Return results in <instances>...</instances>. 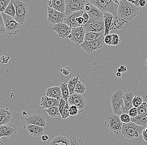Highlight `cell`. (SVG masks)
<instances>
[{"instance_id": "obj_1", "label": "cell", "mask_w": 147, "mask_h": 145, "mask_svg": "<svg viewBox=\"0 0 147 145\" xmlns=\"http://www.w3.org/2000/svg\"><path fill=\"white\" fill-rule=\"evenodd\" d=\"M139 8L126 0L119 1L117 16L128 22L139 13Z\"/></svg>"}, {"instance_id": "obj_2", "label": "cell", "mask_w": 147, "mask_h": 145, "mask_svg": "<svg viewBox=\"0 0 147 145\" xmlns=\"http://www.w3.org/2000/svg\"><path fill=\"white\" fill-rule=\"evenodd\" d=\"M90 2L96 6L102 13H109L117 16L119 1L117 0H89Z\"/></svg>"}, {"instance_id": "obj_3", "label": "cell", "mask_w": 147, "mask_h": 145, "mask_svg": "<svg viewBox=\"0 0 147 145\" xmlns=\"http://www.w3.org/2000/svg\"><path fill=\"white\" fill-rule=\"evenodd\" d=\"M123 124L119 116L112 113L107 115L104 122V126L107 132H112L117 135H119L121 132Z\"/></svg>"}, {"instance_id": "obj_4", "label": "cell", "mask_w": 147, "mask_h": 145, "mask_svg": "<svg viewBox=\"0 0 147 145\" xmlns=\"http://www.w3.org/2000/svg\"><path fill=\"white\" fill-rule=\"evenodd\" d=\"M144 129L143 127L130 122L127 123H123L121 131L122 134L125 138L133 140L135 138H138L140 135L142 134Z\"/></svg>"}, {"instance_id": "obj_5", "label": "cell", "mask_w": 147, "mask_h": 145, "mask_svg": "<svg viewBox=\"0 0 147 145\" xmlns=\"http://www.w3.org/2000/svg\"><path fill=\"white\" fill-rule=\"evenodd\" d=\"M16 13L14 19L18 23L22 25L29 16L27 4L22 1H12Z\"/></svg>"}, {"instance_id": "obj_6", "label": "cell", "mask_w": 147, "mask_h": 145, "mask_svg": "<svg viewBox=\"0 0 147 145\" xmlns=\"http://www.w3.org/2000/svg\"><path fill=\"white\" fill-rule=\"evenodd\" d=\"M124 93L123 90L118 89L111 96V106L113 113L119 116L122 114Z\"/></svg>"}, {"instance_id": "obj_7", "label": "cell", "mask_w": 147, "mask_h": 145, "mask_svg": "<svg viewBox=\"0 0 147 145\" xmlns=\"http://www.w3.org/2000/svg\"><path fill=\"white\" fill-rule=\"evenodd\" d=\"M1 15L4 22L5 33L10 35L18 34L21 31L22 25L17 22L14 18L4 13H1Z\"/></svg>"}, {"instance_id": "obj_8", "label": "cell", "mask_w": 147, "mask_h": 145, "mask_svg": "<svg viewBox=\"0 0 147 145\" xmlns=\"http://www.w3.org/2000/svg\"><path fill=\"white\" fill-rule=\"evenodd\" d=\"M104 34L102 35L95 40L84 42L80 46L88 54H92L96 50L102 48L105 44L104 41Z\"/></svg>"}, {"instance_id": "obj_9", "label": "cell", "mask_w": 147, "mask_h": 145, "mask_svg": "<svg viewBox=\"0 0 147 145\" xmlns=\"http://www.w3.org/2000/svg\"><path fill=\"white\" fill-rule=\"evenodd\" d=\"M65 3V13L68 15L79 11H84L86 1L84 0H64Z\"/></svg>"}, {"instance_id": "obj_10", "label": "cell", "mask_w": 147, "mask_h": 145, "mask_svg": "<svg viewBox=\"0 0 147 145\" xmlns=\"http://www.w3.org/2000/svg\"><path fill=\"white\" fill-rule=\"evenodd\" d=\"M69 106L74 105L78 107L79 112L82 113L87 105V100L82 94L74 93L69 95L67 100Z\"/></svg>"}, {"instance_id": "obj_11", "label": "cell", "mask_w": 147, "mask_h": 145, "mask_svg": "<svg viewBox=\"0 0 147 145\" xmlns=\"http://www.w3.org/2000/svg\"><path fill=\"white\" fill-rule=\"evenodd\" d=\"M47 21L53 25L63 23L66 19L64 13L59 12L50 7H47Z\"/></svg>"}, {"instance_id": "obj_12", "label": "cell", "mask_w": 147, "mask_h": 145, "mask_svg": "<svg viewBox=\"0 0 147 145\" xmlns=\"http://www.w3.org/2000/svg\"><path fill=\"white\" fill-rule=\"evenodd\" d=\"M85 34V31L82 26L72 28L68 38L80 46L84 42Z\"/></svg>"}, {"instance_id": "obj_13", "label": "cell", "mask_w": 147, "mask_h": 145, "mask_svg": "<svg viewBox=\"0 0 147 145\" xmlns=\"http://www.w3.org/2000/svg\"><path fill=\"white\" fill-rule=\"evenodd\" d=\"M90 9L86 12L89 15L90 19L86 24H90L93 22H103V13L101 12L96 6L93 5L90 2Z\"/></svg>"}, {"instance_id": "obj_14", "label": "cell", "mask_w": 147, "mask_h": 145, "mask_svg": "<svg viewBox=\"0 0 147 145\" xmlns=\"http://www.w3.org/2000/svg\"><path fill=\"white\" fill-rule=\"evenodd\" d=\"M25 121L28 125H34L45 127L47 125L45 117L43 115L35 113L25 118Z\"/></svg>"}, {"instance_id": "obj_15", "label": "cell", "mask_w": 147, "mask_h": 145, "mask_svg": "<svg viewBox=\"0 0 147 145\" xmlns=\"http://www.w3.org/2000/svg\"><path fill=\"white\" fill-rule=\"evenodd\" d=\"M72 28L65 24L59 23L53 25L52 29L57 33L58 37L68 38L71 33Z\"/></svg>"}, {"instance_id": "obj_16", "label": "cell", "mask_w": 147, "mask_h": 145, "mask_svg": "<svg viewBox=\"0 0 147 145\" xmlns=\"http://www.w3.org/2000/svg\"><path fill=\"white\" fill-rule=\"evenodd\" d=\"M17 132L16 127L12 124L0 126V139L2 137L6 138H11L15 135Z\"/></svg>"}, {"instance_id": "obj_17", "label": "cell", "mask_w": 147, "mask_h": 145, "mask_svg": "<svg viewBox=\"0 0 147 145\" xmlns=\"http://www.w3.org/2000/svg\"><path fill=\"white\" fill-rule=\"evenodd\" d=\"M134 97V94L132 91H127L124 93L122 114L126 113L128 114L129 110L133 108L132 101Z\"/></svg>"}, {"instance_id": "obj_18", "label": "cell", "mask_w": 147, "mask_h": 145, "mask_svg": "<svg viewBox=\"0 0 147 145\" xmlns=\"http://www.w3.org/2000/svg\"><path fill=\"white\" fill-rule=\"evenodd\" d=\"M84 11L74 12L66 16V19L63 23L65 24L71 28L80 27L76 21L78 17L82 16Z\"/></svg>"}, {"instance_id": "obj_19", "label": "cell", "mask_w": 147, "mask_h": 145, "mask_svg": "<svg viewBox=\"0 0 147 145\" xmlns=\"http://www.w3.org/2000/svg\"><path fill=\"white\" fill-rule=\"evenodd\" d=\"M86 32H105V24L104 22H93L86 24L82 26Z\"/></svg>"}, {"instance_id": "obj_20", "label": "cell", "mask_w": 147, "mask_h": 145, "mask_svg": "<svg viewBox=\"0 0 147 145\" xmlns=\"http://www.w3.org/2000/svg\"><path fill=\"white\" fill-rule=\"evenodd\" d=\"M60 100L53 98H49L47 96H42L41 99L40 105L43 109L53 107H59Z\"/></svg>"}, {"instance_id": "obj_21", "label": "cell", "mask_w": 147, "mask_h": 145, "mask_svg": "<svg viewBox=\"0 0 147 145\" xmlns=\"http://www.w3.org/2000/svg\"><path fill=\"white\" fill-rule=\"evenodd\" d=\"M13 121L12 113L7 108H0V126L10 123Z\"/></svg>"}, {"instance_id": "obj_22", "label": "cell", "mask_w": 147, "mask_h": 145, "mask_svg": "<svg viewBox=\"0 0 147 145\" xmlns=\"http://www.w3.org/2000/svg\"><path fill=\"white\" fill-rule=\"evenodd\" d=\"M26 130L29 135L34 137L38 138L43 135L45 128L42 127L34 125H28L26 126Z\"/></svg>"}, {"instance_id": "obj_23", "label": "cell", "mask_w": 147, "mask_h": 145, "mask_svg": "<svg viewBox=\"0 0 147 145\" xmlns=\"http://www.w3.org/2000/svg\"><path fill=\"white\" fill-rule=\"evenodd\" d=\"M48 6L59 12L64 13L65 3L64 0H51L47 2Z\"/></svg>"}, {"instance_id": "obj_24", "label": "cell", "mask_w": 147, "mask_h": 145, "mask_svg": "<svg viewBox=\"0 0 147 145\" xmlns=\"http://www.w3.org/2000/svg\"><path fill=\"white\" fill-rule=\"evenodd\" d=\"M46 96L49 98H53L60 100L62 98L60 87L58 86L51 87L46 91Z\"/></svg>"}, {"instance_id": "obj_25", "label": "cell", "mask_w": 147, "mask_h": 145, "mask_svg": "<svg viewBox=\"0 0 147 145\" xmlns=\"http://www.w3.org/2000/svg\"><path fill=\"white\" fill-rule=\"evenodd\" d=\"M113 15L109 13H103V22L105 24L104 36L110 34V28L112 24V21L114 18Z\"/></svg>"}, {"instance_id": "obj_26", "label": "cell", "mask_w": 147, "mask_h": 145, "mask_svg": "<svg viewBox=\"0 0 147 145\" xmlns=\"http://www.w3.org/2000/svg\"><path fill=\"white\" fill-rule=\"evenodd\" d=\"M127 22L123 19H120L118 16L115 17L111 24L110 31L113 30H119L123 28L124 24L127 23Z\"/></svg>"}, {"instance_id": "obj_27", "label": "cell", "mask_w": 147, "mask_h": 145, "mask_svg": "<svg viewBox=\"0 0 147 145\" xmlns=\"http://www.w3.org/2000/svg\"><path fill=\"white\" fill-rule=\"evenodd\" d=\"M130 122L135 123L140 126L145 127L147 125V112L140 116H137L134 118L130 117Z\"/></svg>"}, {"instance_id": "obj_28", "label": "cell", "mask_w": 147, "mask_h": 145, "mask_svg": "<svg viewBox=\"0 0 147 145\" xmlns=\"http://www.w3.org/2000/svg\"><path fill=\"white\" fill-rule=\"evenodd\" d=\"M49 145H70L68 138L64 136H58L53 138Z\"/></svg>"}, {"instance_id": "obj_29", "label": "cell", "mask_w": 147, "mask_h": 145, "mask_svg": "<svg viewBox=\"0 0 147 145\" xmlns=\"http://www.w3.org/2000/svg\"><path fill=\"white\" fill-rule=\"evenodd\" d=\"M68 139L70 145H86L81 136L79 135H72L69 137Z\"/></svg>"}, {"instance_id": "obj_30", "label": "cell", "mask_w": 147, "mask_h": 145, "mask_svg": "<svg viewBox=\"0 0 147 145\" xmlns=\"http://www.w3.org/2000/svg\"><path fill=\"white\" fill-rule=\"evenodd\" d=\"M105 32H86L84 36V42H88L95 40L104 34Z\"/></svg>"}, {"instance_id": "obj_31", "label": "cell", "mask_w": 147, "mask_h": 145, "mask_svg": "<svg viewBox=\"0 0 147 145\" xmlns=\"http://www.w3.org/2000/svg\"><path fill=\"white\" fill-rule=\"evenodd\" d=\"M80 80L78 76L76 78H71L69 80L67 85L70 95L75 93L74 90H75V86Z\"/></svg>"}, {"instance_id": "obj_32", "label": "cell", "mask_w": 147, "mask_h": 145, "mask_svg": "<svg viewBox=\"0 0 147 145\" xmlns=\"http://www.w3.org/2000/svg\"><path fill=\"white\" fill-rule=\"evenodd\" d=\"M60 87L61 90L62 98L65 101L67 102L68 99L70 95L67 84H66L65 82L61 83Z\"/></svg>"}, {"instance_id": "obj_33", "label": "cell", "mask_w": 147, "mask_h": 145, "mask_svg": "<svg viewBox=\"0 0 147 145\" xmlns=\"http://www.w3.org/2000/svg\"><path fill=\"white\" fill-rule=\"evenodd\" d=\"M46 112L52 118L59 116L60 114L58 107H53L46 109Z\"/></svg>"}, {"instance_id": "obj_34", "label": "cell", "mask_w": 147, "mask_h": 145, "mask_svg": "<svg viewBox=\"0 0 147 145\" xmlns=\"http://www.w3.org/2000/svg\"><path fill=\"white\" fill-rule=\"evenodd\" d=\"M3 13H4L5 14L8 15L9 16H11V17L14 18L16 11L14 6L13 3L12 1H11L9 5H8L6 9L5 10Z\"/></svg>"}, {"instance_id": "obj_35", "label": "cell", "mask_w": 147, "mask_h": 145, "mask_svg": "<svg viewBox=\"0 0 147 145\" xmlns=\"http://www.w3.org/2000/svg\"><path fill=\"white\" fill-rule=\"evenodd\" d=\"M82 80H80L75 86L74 92L78 94H82L85 93L86 88L85 85L82 83Z\"/></svg>"}, {"instance_id": "obj_36", "label": "cell", "mask_w": 147, "mask_h": 145, "mask_svg": "<svg viewBox=\"0 0 147 145\" xmlns=\"http://www.w3.org/2000/svg\"><path fill=\"white\" fill-rule=\"evenodd\" d=\"M137 108V116H140L144 115L147 112V103L146 102L142 103V104Z\"/></svg>"}, {"instance_id": "obj_37", "label": "cell", "mask_w": 147, "mask_h": 145, "mask_svg": "<svg viewBox=\"0 0 147 145\" xmlns=\"http://www.w3.org/2000/svg\"><path fill=\"white\" fill-rule=\"evenodd\" d=\"M143 103V99L140 96H134L132 101L133 107L138 108Z\"/></svg>"}, {"instance_id": "obj_38", "label": "cell", "mask_w": 147, "mask_h": 145, "mask_svg": "<svg viewBox=\"0 0 147 145\" xmlns=\"http://www.w3.org/2000/svg\"><path fill=\"white\" fill-rule=\"evenodd\" d=\"M69 103H68V102H67L64 106V109H63L62 115H61V117L63 119H67L70 116L69 113Z\"/></svg>"}, {"instance_id": "obj_39", "label": "cell", "mask_w": 147, "mask_h": 145, "mask_svg": "<svg viewBox=\"0 0 147 145\" xmlns=\"http://www.w3.org/2000/svg\"><path fill=\"white\" fill-rule=\"evenodd\" d=\"M11 1L9 0H0V13L4 12L5 10L9 5Z\"/></svg>"}, {"instance_id": "obj_40", "label": "cell", "mask_w": 147, "mask_h": 145, "mask_svg": "<svg viewBox=\"0 0 147 145\" xmlns=\"http://www.w3.org/2000/svg\"><path fill=\"white\" fill-rule=\"evenodd\" d=\"M69 113V115L71 116H76L78 114L80 113L79 109L78 107L74 105L70 106Z\"/></svg>"}, {"instance_id": "obj_41", "label": "cell", "mask_w": 147, "mask_h": 145, "mask_svg": "<svg viewBox=\"0 0 147 145\" xmlns=\"http://www.w3.org/2000/svg\"><path fill=\"white\" fill-rule=\"evenodd\" d=\"M119 118L123 123H127L130 122V116L127 114H122L119 116Z\"/></svg>"}, {"instance_id": "obj_42", "label": "cell", "mask_w": 147, "mask_h": 145, "mask_svg": "<svg viewBox=\"0 0 147 145\" xmlns=\"http://www.w3.org/2000/svg\"><path fill=\"white\" fill-rule=\"evenodd\" d=\"M112 34V42H111V45H117L120 41L119 35L116 34Z\"/></svg>"}, {"instance_id": "obj_43", "label": "cell", "mask_w": 147, "mask_h": 145, "mask_svg": "<svg viewBox=\"0 0 147 145\" xmlns=\"http://www.w3.org/2000/svg\"><path fill=\"white\" fill-rule=\"evenodd\" d=\"M10 57L8 54H4L0 57V63L1 64H6L9 62Z\"/></svg>"}, {"instance_id": "obj_44", "label": "cell", "mask_w": 147, "mask_h": 145, "mask_svg": "<svg viewBox=\"0 0 147 145\" xmlns=\"http://www.w3.org/2000/svg\"><path fill=\"white\" fill-rule=\"evenodd\" d=\"M5 28L4 22L1 13H0V35L5 34Z\"/></svg>"}, {"instance_id": "obj_45", "label": "cell", "mask_w": 147, "mask_h": 145, "mask_svg": "<svg viewBox=\"0 0 147 145\" xmlns=\"http://www.w3.org/2000/svg\"><path fill=\"white\" fill-rule=\"evenodd\" d=\"M67 102L65 101L62 98L60 100L59 104L58 107L61 116L62 115L63 109H64V106H65Z\"/></svg>"}, {"instance_id": "obj_46", "label": "cell", "mask_w": 147, "mask_h": 145, "mask_svg": "<svg viewBox=\"0 0 147 145\" xmlns=\"http://www.w3.org/2000/svg\"><path fill=\"white\" fill-rule=\"evenodd\" d=\"M128 115L130 117L134 118L138 115L137 108L133 107L129 111Z\"/></svg>"}, {"instance_id": "obj_47", "label": "cell", "mask_w": 147, "mask_h": 145, "mask_svg": "<svg viewBox=\"0 0 147 145\" xmlns=\"http://www.w3.org/2000/svg\"><path fill=\"white\" fill-rule=\"evenodd\" d=\"M71 70L70 68L68 67H65L61 69L60 71L63 73V75L65 76H67L69 75L70 73Z\"/></svg>"}, {"instance_id": "obj_48", "label": "cell", "mask_w": 147, "mask_h": 145, "mask_svg": "<svg viewBox=\"0 0 147 145\" xmlns=\"http://www.w3.org/2000/svg\"><path fill=\"white\" fill-rule=\"evenodd\" d=\"M104 41L105 45H111V42H112V34H109L108 35L105 36Z\"/></svg>"}, {"instance_id": "obj_49", "label": "cell", "mask_w": 147, "mask_h": 145, "mask_svg": "<svg viewBox=\"0 0 147 145\" xmlns=\"http://www.w3.org/2000/svg\"><path fill=\"white\" fill-rule=\"evenodd\" d=\"M82 17L83 18L84 20V22L83 25L86 24L89 21V19H90V17H89V15L86 12L83 11V13Z\"/></svg>"}, {"instance_id": "obj_50", "label": "cell", "mask_w": 147, "mask_h": 145, "mask_svg": "<svg viewBox=\"0 0 147 145\" xmlns=\"http://www.w3.org/2000/svg\"><path fill=\"white\" fill-rule=\"evenodd\" d=\"M76 21H77V22H78L79 25L80 26H82L83 25L84 20L82 16L78 17L76 19Z\"/></svg>"}, {"instance_id": "obj_51", "label": "cell", "mask_w": 147, "mask_h": 145, "mask_svg": "<svg viewBox=\"0 0 147 145\" xmlns=\"http://www.w3.org/2000/svg\"><path fill=\"white\" fill-rule=\"evenodd\" d=\"M129 2L135 5V6L138 8L140 7L139 5V0H137V1H128Z\"/></svg>"}, {"instance_id": "obj_52", "label": "cell", "mask_w": 147, "mask_h": 145, "mask_svg": "<svg viewBox=\"0 0 147 145\" xmlns=\"http://www.w3.org/2000/svg\"><path fill=\"white\" fill-rule=\"evenodd\" d=\"M142 137H143V139L146 142H147V133H146L144 129L142 131Z\"/></svg>"}, {"instance_id": "obj_53", "label": "cell", "mask_w": 147, "mask_h": 145, "mask_svg": "<svg viewBox=\"0 0 147 145\" xmlns=\"http://www.w3.org/2000/svg\"><path fill=\"white\" fill-rule=\"evenodd\" d=\"M49 139V137L47 135H42L41 136V140L42 141L45 142V141H47Z\"/></svg>"}, {"instance_id": "obj_54", "label": "cell", "mask_w": 147, "mask_h": 145, "mask_svg": "<svg viewBox=\"0 0 147 145\" xmlns=\"http://www.w3.org/2000/svg\"><path fill=\"white\" fill-rule=\"evenodd\" d=\"M147 2L145 0H140L139 1L140 6L141 7H143L145 5H146Z\"/></svg>"}, {"instance_id": "obj_55", "label": "cell", "mask_w": 147, "mask_h": 145, "mask_svg": "<svg viewBox=\"0 0 147 145\" xmlns=\"http://www.w3.org/2000/svg\"><path fill=\"white\" fill-rule=\"evenodd\" d=\"M119 68L121 69V70H122V72H125V71H127V68L125 66H120L119 67Z\"/></svg>"}, {"instance_id": "obj_56", "label": "cell", "mask_w": 147, "mask_h": 145, "mask_svg": "<svg viewBox=\"0 0 147 145\" xmlns=\"http://www.w3.org/2000/svg\"><path fill=\"white\" fill-rule=\"evenodd\" d=\"M116 75L117 77H118V78H120L122 76V73H120V72H117L116 73Z\"/></svg>"}, {"instance_id": "obj_57", "label": "cell", "mask_w": 147, "mask_h": 145, "mask_svg": "<svg viewBox=\"0 0 147 145\" xmlns=\"http://www.w3.org/2000/svg\"><path fill=\"white\" fill-rule=\"evenodd\" d=\"M145 64L147 67V58L146 59V61H145Z\"/></svg>"}, {"instance_id": "obj_58", "label": "cell", "mask_w": 147, "mask_h": 145, "mask_svg": "<svg viewBox=\"0 0 147 145\" xmlns=\"http://www.w3.org/2000/svg\"><path fill=\"white\" fill-rule=\"evenodd\" d=\"M146 128L145 129H144L145 131H146V133H147V126L146 127Z\"/></svg>"}, {"instance_id": "obj_59", "label": "cell", "mask_w": 147, "mask_h": 145, "mask_svg": "<svg viewBox=\"0 0 147 145\" xmlns=\"http://www.w3.org/2000/svg\"><path fill=\"white\" fill-rule=\"evenodd\" d=\"M0 145H3V143L0 140Z\"/></svg>"}, {"instance_id": "obj_60", "label": "cell", "mask_w": 147, "mask_h": 145, "mask_svg": "<svg viewBox=\"0 0 147 145\" xmlns=\"http://www.w3.org/2000/svg\"><path fill=\"white\" fill-rule=\"evenodd\" d=\"M146 2H147V0H146Z\"/></svg>"}, {"instance_id": "obj_61", "label": "cell", "mask_w": 147, "mask_h": 145, "mask_svg": "<svg viewBox=\"0 0 147 145\" xmlns=\"http://www.w3.org/2000/svg\"><path fill=\"white\" fill-rule=\"evenodd\" d=\"M146 126H147V125H146Z\"/></svg>"}]
</instances>
